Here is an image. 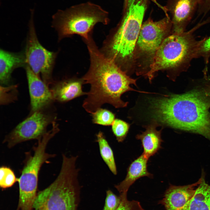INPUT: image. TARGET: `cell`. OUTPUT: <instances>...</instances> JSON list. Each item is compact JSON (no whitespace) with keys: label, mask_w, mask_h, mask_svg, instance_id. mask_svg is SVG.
<instances>
[{"label":"cell","mask_w":210,"mask_h":210,"mask_svg":"<svg viewBox=\"0 0 210 210\" xmlns=\"http://www.w3.org/2000/svg\"><path fill=\"white\" fill-rule=\"evenodd\" d=\"M92 114L93 123L102 125H111L115 120V115L114 113L108 110L101 108Z\"/></svg>","instance_id":"ffe728a7"},{"label":"cell","mask_w":210,"mask_h":210,"mask_svg":"<svg viewBox=\"0 0 210 210\" xmlns=\"http://www.w3.org/2000/svg\"><path fill=\"white\" fill-rule=\"evenodd\" d=\"M25 49L27 64L32 71L48 86L54 82L52 73L58 54L44 47L39 42L33 20L34 11H31Z\"/></svg>","instance_id":"ba28073f"},{"label":"cell","mask_w":210,"mask_h":210,"mask_svg":"<svg viewBox=\"0 0 210 210\" xmlns=\"http://www.w3.org/2000/svg\"><path fill=\"white\" fill-rule=\"evenodd\" d=\"M126 13L119 27L109 33L100 50L118 65L133 55L146 9L145 0H128Z\"/></svg>","instance_id":"277c9868"},{"label":"cell","mask_w":210,"mask_h":210,"mask_svg":"<svg viewBox=\"0 0 210 210\" xmlns=\"http://www.w3.org/2000/svg\"><path fill=\"white\" fill-rule=\"evenodd\" d=\"M121 202L116 210H144L140 203L137 201L128 200L127 194H121Z\"/></svg>","instance_id":"cb8c5ba5"},{"label":"cell","mask_w":210,"mask_h":210,"mask_svg":"<svg viewBox=\"0 0 210 210\" xmlns=\"http://www.w3.org/2000/svg\"><path fill=\"white\" fill-rule=\"evenodd\" d=\"M55 119L51 114L42 110L33 112L7 135L3 142L11 148L22 142L38 140L47 132L48 126L55 121Z\"/></svg>","instance_id":"9c48e42d"},{"label":"cell","mask_w":210,"mask_h":210,"mask_svg":"<svg viewBox=\"0 0 210 210\" xmlns=\"http://www.w3.org/2000/svg\"><path fill=\"white\" fill-rule=\"evenodd\" d=\"M148 158L143 153L133 161L129 165L125 178L115 187L120 194H127L130 186L141 177H152L147 170Z\"/></svg>","instance_id":"9a60e30c"},{"label":"cell","mask_w":210,"mask_h":210,"mask_svg":"<svg viewBox=\"0 0 210 210\" xmlns=\"http://www.w3.org/2000/svg\"><path fill=\"white\" fill-rule=\"evenodd\" d=\"M16 85L0 86L1 104H5L15 100L17 96Z\"/></svg>","instance_id":"603a6c76"},{"label":"cell","mask_w":210,"mask_h":210,"mask_svg":"<svg viewBox=\"0 0 210 210\" xmlns=\"http://www.w3.org/2000/svg\"><path fill=\"white\" fill-rule=\"evenodd\" d=\"M52 26L57 31L58 40L74 34L88 40L95 25L104 24L109 20L108 13L98 5L87 2L58 10L52 16Z\"/></svg>","instance_id":"5b68a950"},{"label":"cell","mask_w":210,"mask_h":210,"mask_svg":"<svg viewBox=\"0 0 210 210\" xmlns=\"http://www.w3.org/2000/svg\"><path fill=\"white\" fill-rule=\"evenodd\" d=\"M201 180V177L197 181L190 184L170 185L159 203L163 205L166 210H185L195 193V186L199 185Z\"/></svg>","instance_id":"7c38bea8"},{"label":"cell","mask_w":210,"mask_h":210,"mask_svg":"<svg viewBox=\"0 0 210 210\" xmlns=\"http://www.w3.org/2000/svg\"><path fill=\"white\" fill-rule=\"evenodd\" d=\"M198 0H176L173 8L174 32H184L198 6Z\"/></svg>","instance_id":"2e32d148"},{"label":"cell","mask_w":210,"mask_h":210,"mask_svg":"<svg viewBox=\"0 0 210 210\" xmlns=\"http://www.w3.org/2000/svg\"><path fill=\"white\" fill-rule=\"evenodd\" d=\"M159 124L156 122L145 126L146 130L138 134L136 138L140 140L143 149L142 153L148 159L155 154L161 148L162 140L161 137L162 130H158Z\"/></svg>","instance_id":"e0dca14e"},{"label":"cell","mask_w":210,"mask_h":210,"mask_svg":"<svg viewBox=\"0 0 210 210\" xmlns=\"http://www.w3.org/2000/svg\"><path fill=\"white\" fill-rule=\"evenodd\" d=\"M58 175L50 185L39 192L34 202L33 210H76L80 190L79 171L76 156H62Z\"/></svg>","instance_id":"3957f363"},{"label":"cell","mask_w":210,"mask_h":210,"mask_svg":"<svg viewBox=\"0 0 210 210\" xmlns=\"http://www.w3.org/2000/svg\"><path fill=\"white\" fill-rule=\"evenodd\" d=\"M171 26L168 18L153 22L149 20L141 26L137 43L140 50L149 55H154L165 38Z\"/></svg>","instance_id":"30bf717a"},{"label":"cell","mask_w":210,"mask_h":210,"mask_svg":"<svg viewBox=\"0 0 210 210\" xmlns=\"http://www.w3.org/2000/svg\"><path fill=\"white\" fill-rule=\"evenodd\" d=\"M112 132L119 142H122L126 138L128 132L130 125L119 119H115L112 124Z\"/></svg>","instance_id":"44dd1931"},{"label":"cell","mask_w":210,"mask_h":210,"mask_svg":"<svg viewBox=\"0 0 210 210\" xmlns=\"http://www.w3.org/2000/svg\"><path fill=\"white\" fill-rule=\"evenodd\" d=\"M27 64L24 52H14L0 50V82L2 85H8L12 73L15 69Z\"/></svg>","instance_id":"5bb4252c"},{"label":"cell","mask_w":210,"mask_h":210,"mask_svg":"<svg viewBox=\"0 0 210 210\" xmlns=\"http://www.w3.org/2000/svg\"><path fill=\"white\" fill-rule=\"evenodd\" d=\"M121 200L120 196H118L111 190H108L103 210H116L119 206Z\"/></svg>","instance_id":"d4e9b609"},{"label":"cell","mask_w":210,"mask_h":210,"mask_svg":"<svg viewBox=\"0 0 210 210\" xmlns=\"http://www.w3.org/2000/svg\"><path fill=\"white\" fill-rule=\"evenodd\" d=\"M128 0H125V5L126 7H127V2H128Z\"/></svg>","instance_id":"83f0119b"},{"label":"cell","mask_w":210,"mask_h":210,"mask_svg":"<svg viewBox=\"0 0 210 210\" xmlns=\"http://www.w3.org/2000/svg\"><path fill=\"white\" fill-rule=\"evenodd\" d=\"M59 131L58 125L54 124L51 129L38 139L34 147V153L27 159L18 181L19 190V208L21 210H32L37 195L38 176L43 164L55 157V154L46 151L50 139Z\"/></svg>","instance_id":"52a82bcc"},{"label":"cell","mask_w":210,"mask_h":210,"mask_svg":"<svg viewBox=\"0 0 210 210\" xmlns=\"http://www.w3.org/2000/svg\"><path fill=\"white\" fill-rule=\"evenodd\" d=\"M90 61L89 68L82 77L84 84L90 88L83 107L92 114L103 104L108 103L118 108L126 107L128 102L121 99L122 95L130 91H139L130 85L136 86V80L127 76L113 61L105 56L98 49L92 37L85 42Z\"/></svg>","instance_id":"6da1fadb"},{"label":"cell","mask_w":210,"mask_h":210,"mask_svg":"<svg viewBox=\"0 0 210 210\" xmlns=\"http://www.w3.org/2000/svg\"><path fill=\"white\" fill-rule=\"evenodd\" d=\"M82 78L73 77L54 82L50 89L53 99L61 102H65L84 95L87 92L82 90L84 84Z\"/></svg>","instance_id":"4fadbf2b"},{"label":"cell","mask_w":210,"mask_h":210,"mask_svg":"<svg viewBox=\"0 0 210 210\" xmlns=\"http://www.w3.org/2000/svg\"><path fill=\"white\" fill-rule=\"evenodd\" d=\"M96 141L98 144L101 157L111 172L116 175L117 168L111 148L102 132L99 131L96 134Z\"/></svg>","instance_id":"d6986e66"},{"label":"cell","mask_w":210,"mask_h":210,"mask_svg":"<svg viewBox=\"0 0 210 210\" xmlns=\"http://www.w3.org/2000/svg\"><path fill=\"white\" fill-rule=\"evenodd\" d=\"M201 182L185 210H210V184L207 183L203 172Z\"/></svg>","instance_id":"ac0fdd59"},{"label":"cell","mask_w":210,"mask_h":210,"mask_svg":"<svg viewBox=\"0 0 210 210\" xmlns=\"http://www.w3.org/2000/svg\"><path fill=\"white\" fill-rule=\"evenodd\" d=\"M203 91L152 99L149 101L151 117L159 125L198 134L210 140V100Z\"/></svg>","instance_id":"7a4b0ae2"},{"label":"cell","mask_w":210,"mask_h":210,"mask_svg":"<svg viewBox=\"0 0 210 210\" xmlns=\"http://www.w3.org/2000/svg\"><path fill=\"white\" fill-rule=\"evenodd\" d=\"M24 68L28 83L32 110L34 112L42 110L54 100L50 90L27 64Z\"/></svg>","instance_id":"8fae6325"},{"label":"cell","mask_w":210,"mask_h":210,"mask_svg":"<svg viewBox=\"0 0 210 210\" xmlns=\"http://www.w3.org/2000/svg\"><path fill=\"white\" fill-rule=\"evenodd\" d=\"M18 179L13 171L10 168L4 166L0 168V186L5 189L12 186Z\"/></svg>","instance_id":"7402d4cb"},{"label":"cell","mask_w":210,"mask_h":210,"mask_svg":"<svg viewBox=\"0 0 210 210\" xmlns=\"http://www.w3.org/2000/svg\"><path fill=\"white\" fill-rule=\"evenodd\" d=\"M198 26L187 32H174L164 40L146 75L150 82L156 72L167 69H185L192 58L197 57L200 41L195 39L192 32Z\"/></svg>","instance_id":"8992f818"},{"label":"cell","mask_w":210,"mask_h":210,"mask_svg":"<svg viewBox=\"0 0 210 210\" xmlns=\"http://www.w3.org/2000/svg\"><path fill=\"white\" fill-rule=\"evenodd\" d=\"M210 56V36L200 41L197 53V57L202 56L208 60Z\"/></svg>","instance_id":"484cf974"},{"label":"cell","mask_w":210,"mask_h":210,"mask_svg":"<svg viewBox=\"0 0 210 210\" xmlns=\"http://www.w3.org/2000/svg\"><path fill=\"white\" fill-rule=\"evenodd\" d=\"M198 11L201 14H206L210 10V0H198Z\"/></svg>","instance_id":"4316f807"}]
</instances>
